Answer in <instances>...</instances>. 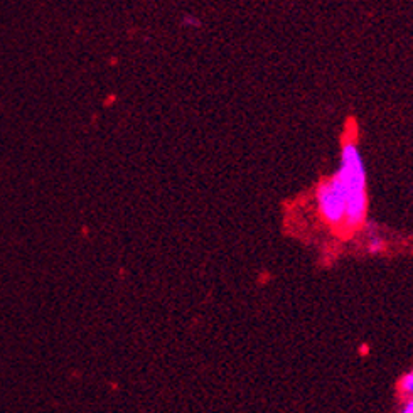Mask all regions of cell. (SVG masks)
I'll use <instances>...</instances> for the list:
<instances>
[{
    "instance_id": "1",
    "label": "cell",
    "mask_w": 413,
    "mask_h": 413,
    "mask_svg": "<svg viewBox=\"0 0 413 413\" xmlns=\"http://www.w3.org/2000/svg\"><path fill=\"white\" fill-rule=\"evenodd\" d=\"M336 176L339 177L348 198L344 228L356 229L363 227L368 211V182H366V169L360 147L352 140H348L341 148V163Z\"/></svg>"
},
{
    "instance_id": "5",
    "label": "cell",
    "mask_w": 413,
    "mask_h": 413,
    "mask_svg": "<svg viewBox=\"0 0 413 413\" xmlns=\"http://www.w3.org/2000/svg\"><path fill=\"white\" fill-rule=\"evenodd\" d=\"M400 413H413V398L410 400V402L407 403L405 407H403V410L400 412Z\"/></svg>"
},
{
    "instance_id": "4",
    "label": "cell",
    "mask_w": 413,
    "mask_h": 413,
    "mask_svg": "<svg viewBox=\"0 0 413 413\" xmlns=\"http://www.w3.org/2000/svg\"><path fill=\"white\" fill-rule=\"evenodd\" d=\"M385 250V241L381 240L380 236H373L368 243V251L369 253H380V251Z\"/></svg>"
},
{
    "instance_id": "2",
    "label": "cell",
    "mask_w": 413,
    "mask_h": 413,
    "mask_svg": "<svg viewBox=\"0 0 413 413\" xmlns=\"http://www.w3.org/2000/svg\"><path fill=\"white\" fill-rule=\"evenodd\" d=\"M316 198L319 212H321L326 223L331 224V227H344V223H346L348 198L336 174L319 184Z\"/></svg>"
},
{
    "instance_id": "3",
    "label": "cell",
    "mask_w": 413,
    "mask_h": 413,
    "mask_svg": "<svg viewBox=\"0 0 413 413\" xmlns=\"http://www.w3.org/2000/svg\"><path fill=\"white\" fill-rule=\"evenodd\" d=\"M400 388H402V391L405 395L413 397V369L402 378V381H400Z\"/></svg>"
}]
</instances>
